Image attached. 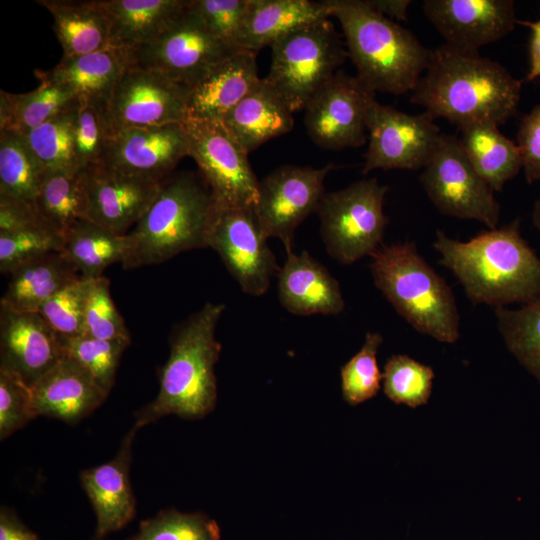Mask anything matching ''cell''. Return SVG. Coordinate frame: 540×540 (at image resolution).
<instances>
[{"mask_svg":"<svg viewBox=\"0 0 540 540\" xmlns=\"http://www.w3.org/2000/svg\"><path fill=\"white\" fill-rule=\"evenodd\" d=\"M36 416L74 424L97 409L108 395L77 363L63 357L32 386Z\"/></svg>","mask_w":540,"mask_h":540,"instance_id":"obj_22","label":"cell"},{"mask_svg":"<svg viewBox=\"0 0 540 540\" xmlns=\"http://www.w3.org/2000/svg\"><path fill=\"white\" fill-rule=\"evenodd\" d=\"M422 7L445 43L464 50L479 51L517 24L512 0H425Z\"/></svg>","mask_w":540,"mask_h":540,"instance_id":"obj_18","label":"cell"},{"mask_svg":"<svg viewBox=\"0 0 540 540\" xmlns=\"http://www.w3.org/2000/svg\"><path fill=\"white\" fill-rule=\"evenodd\" d=\"M270 48L265 80L292 113L304 110L348 57L345 42L328 18L285 35Z\"/></svg>","mask_w":540,"mask_h":540,"instance_id":"obj_7","label":"cell"},{"mask_svg":"<svg viewBox=\"0 0 540 540\" xmlns=\"http://www.w3.org/2000/svg\"><path fill=\"white\" fill-rule=\"evenodd\" d=\"M130 65V50L109 47L86 55L62 57L54 68L37 76L70 88L81 105L91 106L103 115Z\"/></svg>","mask_w":540,"mask_h":540,"instance_id":"obj_24","label":"cell"},{"mask_svg":"<svg viewBox=\"0 0 540 540\" xmlns=\"http://www.w3.org/2000/svg\"><path fill=\"white\" fill-rule=\"evenodd\" d=\"M342 28L357 77L372 91L412 92L431 50L408 29L375 11L367 0H327Z\"/></svg>","mask_w":540,"mask_h":540,"instance_id":"obj_3","label":"cell"},{"mask_svg":"<svg viewBox=\"0 0 540 540\" xmlns=\"http://www.w3.org/2000/svg\"><path fill=\"white\" fill-rule=\"evenodd\" d=\"M368 4L381 15L404 21L407 19L409 0H367Z\"/></svg>","mask_w":540,"mask_h":540,"instance_id":"obj_51","label":"cell"},{"mask_svg":"<svg viewBox=\"0 0 540 540\" xmlns=\"http://www.w3.org/2000/svg\"><path fill=\"white\" fill-rule=\"evenodd\" d=\"M521 88L498 62L445 43L431 50L410 101L458 128L480 122L500 126L517 113Z\"/></svg>","mask_w":540,"mask_h":540,"instance_id":"obj_1","label":"cell"},{"mask_svg":"<svg viewBox=\"0 0 540 540\" xmlns=\"http://www.w3.org/2000/svg\"><path fill=\"white\" fill-rule=\"evenodd\" d=\"M189 156L197 163L217 208L254 207L259 180L248 153L219 121L183 123Z\"/></svg>","mask_w":540,"mask_h":540,"instance_id":"obj_11","label":"cell"},{"mask_svg":"<svg viewBox=\"0 0 540 540\" xmlns=\"http://www.w3.org/2000/svg\"><path fill=\"white\" fill-rule=\"evenodd\" d=\"M383 342L378 332H367L361 349L340 371L344 400L354 406L373 398L380 390L383 374L377 363V352Z\"/></svg>","mask_w":540,"mask_h":540,"instance_id":"obj_42","label":"cell"},{"mask_svg":"<svg viewBox=\"0 0 540 540\" xmlns=\"http://www.w3.org/2000/svg\"><path fill=\"white\" fill-rule=\"evenodd\" d=\"M190 0H101L111 26V46L132 50L157 38Z\"/></svg>","mask_w":540,"mask_h":540,"instance_id":"obj_31","label":"cell"},{"mask_svg":"<svg viewBox=\"0 0 540 540\" xmlns=\"http://www.w3.org/2000/svg\"><path fill=\"white\" fill-rule=\"evenodd\" d=\"M87 219L126 235L155 201L162 182L123 174L104 165L86 169Z\"/></svg>","mask_w":540,"mask_h":540,"instance_id":"obj_19","label":"cell"},{"mask_svg":"<svg viewBox=\"0 0 540 540\" xmlns=\"http://www.w3.org/2000/svg\"><path fill=\"white\" fill-rule=\"evenodd\" d=\"M256 55L237 50L211 69L190 89L187 119L221 122L261 79Z\"/></svg>","mask_w":540,"mask_h":540,"instance_id":"obj_25","label":"cell"},{"mask_svg":"<svg viewBox=\"0 0 540 540\" xmlns=\"http://www.w3.org/2000/svg\"><path fill=\"white\" fill-rule=\"evenodd\" d=\"M37 417L31 387L17 375L0 369V438H7Z\"/></svg>","mask_w":540,"mask_h":540,"instance_id":"obj_47","label":"cell"},{"mask_svg":"<svg viewBox=\"0 0 540 540\" xmlns=\"http://www.w3.org/2000/svg\"><path fill=\"white\" fill-rule=\"evenodd\" d=\"M517 146L522 159L526 181L540 180V104L521 119Z\"/></svg>","mask_w":540,"mask_h":540,"instance_id":"obj_48","label":"cell"},{"mask_svg":"<svg viewBox=\"0 0 540 540\" xmlns=\"http://www.w3.org/2000/svg\"><path fill=\"white\" fill-rule=\"evenodd\" d=\"M459 130L461 147L476 172L494 192L502 191L522 168L518 146L493 123L468 124Z\"/></svg>","mask_w":540,"mask_h":540,"instance_id":"obj_32","label":"cell"},{"mask_svg":"<svg viewBox=\"0 0 540 540\" xmlns=\"http://www.w3.org/2000/svg\"><path fill=\"white\" fill-rule=\"evenodd\" d=\"M439 263L461 283L475 304L504 307L540 298V258L522 237L520 221L480 232L461 242L437 230Z\"/></svg>","mask_w":540,"mask_h":540,"instance_id":"obj_2","label":"cell"},{"mask_svg":"<svg viewBox=\"0 0 540 540\" xmlns=\"http://www.w3.org/2000/svg\"><path fill=\"white\" fill-rule=\"evenodd\" d=\"M79 107L58 114L23 135L46 172L76 169L73 163V144Z\"/></svg>","mask_w":540,"mask_h":540,"instance_id":"obj_39","label":"cell"},{"mask_svg":"<svg viewBox=\"0 0 540 540\" xmlns=\"http://www.w3.org/2000/svg\"><path fill=\"white\" fill-rule=\"evenodd\" d=\"M433 205L442 213L497 228L500 206L492 188L476 172L458 137L442 133L419 176Z\"/></svg>","mask_w":540,"mask_h":540,"instance_id":"obj_9","label":"cell"},{"mask_svg":"<svg viewBox=\"0 0 540 540\" xmlns=\"http://www.w3.org/2000/svg\"><path fill=\"white\" fill-rule=\"evenodd\" d=\"M63 247V237L37 213L34 206L0 194V271L10 274L22 263Z\"/></svg>","mask_w":540,"mask_h":540,"instance_id":"obj_26","label":"cell"},{"mask_svg":"<svg viewBox=\"0 0 540 540\" xmlns=\"http://www.w3.org/2000/svg\"><path fill=\"white\" fill-rule=\"evenodd\" d=\"M251 0H191V8L209 31L234 50L243 30Z\"/></svg>","mask_w":540,"mask_h":540,"instance_id":"obj_45","label":"cell"},{"mask_svg":"<svg viewBox=\"0 0 540 540\" xmlns=\"http://www.w3.org/2000/svg\"><path fill=\"white\" fill-rule=\"evenodd\" d=\"M139 428L125 436L117 455L82 471L80 479L96 515L95 540L126 526L135 516L136 501L129 479L132 443Z\"/></svg>","mask_w":540,"mask_h":540,"instance_id":"obj_21","label":"cell"},{"mask_svg":"<svg viewBox=\"0 0 540 540\" xmlns=\"http://www.w3.org/2000/svg\"><path fill=\"white\" fill-rule=\"evenodd\" d=\"M329 17L327 0H251L238 49L257 54L285 35Z\"/></svg>","mask_w":540,"mask_h":540,"instance_id":"obj_28","label":"cell"},{"mask_svg":"<svg viewBox=\"0 0 540 540\" xmlns=\"http://www.w3.org/2000/svg\"><path fill=\"white\" fill-rule=\"evenodd\" d=\"M38 77L40 86L30 92L0 91V131L24 135L58 114L81 105L70 88Z\"/></svg>","mask_w":540,"mask_h":540,"instance_id":"obj_33","label":"cell"},{"mask_svg":"<svg viewBox=\"0 0 540 540\" xmlns=\"http://www.w3.org/2000/svg\"><path fill=\"white\" fill-rule=\"evenodd\" d=\"M221 123L249 154L265 142L290 132L294 118L265 78H261Z\"/></svg>","mask_w":540,"mask_h":540,"instance_id":"obj_27","label":"cell"},{"mask_svg":"<svg viewBox=\"0 0 540 540\" xmlns=\"http://www.w3.org/2000/svg\"><path fill=\"white\" fill-rule=\"evenodd\" d=\"M433 379L431 367L407 355H393L384 366L383 390L394 403L417 408L428 402Z\"/></svg>","mask_w":540,"mask_h":540,"instance_id":"obj_40","label":"cell"},{"mask_svg":"<svg viewBox=\"0 0 540 540\" xmlns=\"http://www.w3.org/2000/svg\"><path fill=\"white\" fill-rule=\"evenodd\" d=\"M63 354L83 368L108 395L115 383L120 358L131 340H105L88 335L60 337Z\"/></svg>","mask_w":540,"mask_h":540,"instance_id":"obj_38","label":"cell"},{"mask_svg":"<svg viewBox=\"0 0 540 540\" xmlns=\"http://www.w3.org/2000/svg\"><path fill=\"white\" fill-rule=\"evenodd\" d=\"M497 327L508 350L540 383V298L519 309H495Z\"/></svg>","mask_w":540,"mask_h":540,"instance_id":"obj_37","label":"cell"},{"mask_svg":"<svg viewBox=\"0 0 540 540\" xmlns=\"http://www.w3.org/2000/svg\"><path fill=\"white\" fill-rule=\"evenodd\" d=\"M517 24L527 26L531 30L529 42V71L526 80L532 81L540 77V20L535 22L517 20Z\"/></svg>","mask_w":540,"mask_h":540,"instance_id":"obj_50","label":"cell"},{"mask_svg":"<svg viewBox=\"0 0 540 540\" xmlns=\"http://www.w3.org/2000/svg\"><path fill=\"white\" fill-rule=\"evenodd\" d=\"M9 276L0 305L17 312H38L53 295L82 278L58 251L22 263Z\"/></svg>","mask_w":540,"mask_h":540,"instance_id":"obj_30","label":"cell"},{"mask_svg":"<svg viewBox=\"0 0 540 540\" xmlns=\"http://www.w3.org/2000/svg\"><path fill=\"white\" fill-rule=\"evenodd\" d=\"M283 165L259 181L254 211L266 238H278L285 250L293 249L297 227L313 212L325 194L324 181L335 169Z\"/></svg>","mask_w":540,"mask_h":540,"instance_id":"obj_13","label":"cell"},{"mask_svg":"<svg viewBox=\"0 0 540 540\" xmlns=\"http://www.w3.org/2000/svg\"><path fill=\"white\" fill-rule=\"evenodd\" d=\"M189 141L183 123L135 127L109 137L100 165L123 174L163 182L184 157Z\"/></svg>","mask_w":540,"mask_h":540,"instance_id":"obj_17","label":"cell"},{"mask_svg":"<svg viewBox=\"0 0 540 540\" xmlns=\"http://www.w3.org/2000/svg\"><path fill=\"white\" fill-rule=\"evenodd\" d=\"M278 297L282 306L295 315H337L345 303L338 281L307 251H286L278 274Z\"/></svg>","mask_w":540,"mask_h":540,"instance_id":"obj_23","label":"cell"},{"mask_svg":"<svg viewBox=\"0 0 540 540\" xmlns=\"http://www.w3.org/2000/svg\"><path fill=\"white\" fill-rule=\"evenodd\" d=\"M63 357L60 336L39 312L0 305V369L31 387Z\"/></svg>","mask_w":540,"mask_h":540,"instance_id":"obj_20","label":"cell"},{"mask_svg":"<svg viewBox=\"0 0 540 540\" xmlns=\"http://www.w3.org/2000/svg\"><path fill=\"white\" fill-rule=\"evenodd\" d=\"M216 205L208 186L191 172L165 179L139 222L126 234L122 267L163 263L184 251L208 247Z\"/></svg>","mask_w":540,"mask_h":540,"instance_id":"obj_5","label":"cell"},{"mask_svg":"<svg viewBox=\"0 0 540 540\" xmlns=\"http://www.w3.org/2000/svg\"><path fill=\"white\" fill-rule=\"evenodd\" d=\"M127 540H221V533L216 521L203 513L168 509L142 521Z\"/></svg>","mask_w":540,"mask_h":540,"instance_id":"obj_41","label":"cell"},{"mask_svg":"<svg viewBox=\"0 0 540 540\" xmlns=\"http://www.w3.org/2000/svg\"><path fill=\"white\" fill-rule=\"evenodd\" d=\"M254 207L217 208L208 247L221 257L242 291L261 296L270 287L280 267L267 244Z\"/></svg>","mask_w":540,"mask_h":540,"instance_id":"obj_16","label":"cell"},{"mask_svg":"<svg viewBox=\"0 0 540 540\" xmlns=\"http://www.w3.org/2000/svg\"><path fill=\"white\" fill-rule=\"evenodd\" d=\"M189 94V87L164 74L131 64L103 114L109 136L129 128L184 123Z\"/></svg>","mask_w":540,"mask_h":540,"instance_id":"obj_12","label":"cell"},{"mask_svg":"<svg viewBox=\"0 0 540 540\" xmlns=\"http://www.w3.org/2000/svg\"><path fill=\"white\" fill-rule=\"evenodd\" d=\"M388 186L361 179L325 193L316 211L328 254L342 264L372 256L382 244L389 219L383 206Z\"/></svg>","mask_w":540,"mask_h":540,"instance_id":"obj_8","label":"cell"},{"mask_svg":"<svg viewBox=\"0 0 540 540\" xmlns=\"http://www.w3.org/2000/svg\"><path fill=\"white\" fill-rule=\"evenodd\" d=\"M109 137L103 115L91 106L80 105L74 128V167L87 169L100 165Z\"/></svg>","mask_w":540,"mask_h":540,"instance_id":"obj_46","label":"cell"},{"mask_svg":"<svg viewBox=\"0 0 540 540\" xmlns=\"http://www.w3.org/2000/svg\"><path fill=\"white\" fill-rule=\"evenodd\" d=\"M53 18L63 57L90 54L111 46V26L101 0H37Z\"/></svg>","mask_w":540,"mask_h":540,"instance_id":"obj_29","label":"cell"},{"mask_svg":"<svg viewBox=\"0 0 540 540\" xmlns=\"http://www.w3.org/2000/svg\"><path fill=\"white\" fill-rule=\"evenodd\" d=\"M87 286L88 279L79 278L40 307L38 312L60 337L72 338L84 334Z\"/></svg>","mask_w":540,"mask_h":540,"instance_id":"obj_44","label":"cell"},{"mask_svg":"<svg viewBox=\"0 0 540 540\" xmlns=\"http://www.w3.org/2000/svg\"><path fill=\"white\" fill-rule=\"evenodd\" d=\"M375 92L357 76L338 70L309 100L304 123L312 141L328 150L360 147Z\"/></svg>","mask_w":540,"mask_h":540,"instance_id":"obj_15","label":"cell"},{"mask_svg":"<svg viewBox=\"0 0 540 540\" xmlns=\"http://www.w3.org/2000/svg\"><path fill=\"white\" fill-rule=\"evenodd\" d=\"M0 540H41L17 514L7 508L0 510Z\"/></svg>","mask_w":540,"mask_h":540,"instance_id":"obj_49","label":"cell"},{"mask_svg":"<svg viewBox=\"0 0 540 540\" xmlns=\"http://www.w3.org/2000/svg\"><path fill=\"white\" fill-rule=\"evenodd\" d=\"M45 173L22 134L0 131V194L33 205Z\"/></svg>","mask_w":540,"mask_h":540,"instance_id":"obj_36","label":"cell"},{"mask_svg":"<svg viewBox=\"0 0 540 540\" xmlns=\"http://www.w3.org/2000/svg\"><path fill=\"white\" fill-rule=\"evenodd\" d=\"M83 335L105 340H131L111 297L110 282L103 276L88 279Z\"/></svg>","mask_w":540,"mask_h":540,"instance_id":"obj_43","label":"cell"},{"mask_svg":"<svg viewBox=\"0 0 540 540\" xmlns=\"http://www.w3.org/2000/svg\"><path fill=\"white\" fill-rule=\"evenodd\" d=\"M33 206L60 236L79 220L87 219L86 169L47 171Z\"/></svg>","mask_w":540,"mask_h":540,"instance_id":"obj_34","label":"cell"},{"mask_svg":"<svg viewBox=\"0 0 540 540\" xmlns=\"http://www.w3.org/2000/svg\"><path fill=\"white\" fill-rule=\"evenodd\" d=\"M127 244L126 235L82 219L63 235L61 253L82 278L93 279L102 276L108 266L122 263Z\"/></svg>","mask_w":540,"mask_h":540,"instance_id":"obj_35","label":"cell"},{"mask_svg":"<svg viewBox=\"0 0 540 540\" xmlns=\"http://www.w3.org/2000/svg\"><path fill=\"white\" fill-rule=\"evenodd\" d=\"M434 120L426 112L408 114L375 99L367 114L369 142L363 174L374 169L424 168L442 134Z\"/></svg>","mask_w":540,"mask_h":540,"instance_id":"obj_14","label":"cell"},{"mask_svg":"<svg viewBox=\"0 0 540 540\" xmlns=\"http://www.w3.org/2000/svg\"><path fill=\"white\" fill-rule=\"evenodd\" d=\"M532 220H533L534 226L540 232V198L535 202L533 213H532Z\"/></svg>","mask_w":540,"mask_h":540,"instance_id":"obj_52","label":"cell"},{"mask_svg":"<svg viewBox=\"0 0 540 540\" xmlns=\"http://www.w3.org/2000/svg\"><path fill=\"white\" fill-rule=\"evenodd\" d=\"M371 259L375 286L406 322L437 341L458 340L460 316L452 289L414 242L382 245Z\"/></svg>","mask_w":540,"mask_h":540,"instance_id":"obj_6","label":"cell"},{"mask_svg":"<svg viewBox=\"0 0 540 540\" xmlns=\"http://www.w3.org/2000/svg\"><path fill=\"white\" fill-rule=\"evenodd\" d=\"M235 51L209 31L190 0L157 38L130 50V57L132 65L164 74L191 89Z\"/></svg>","mask_w":540,"mask_h":540,"instance_id":"obj_10","label":"cell"},{"mask_svg":"<svg viewBox=\"0 0 540 540\" xmlns=\"http://www.w3.org/2000/svg\"><path fill=\"white\" fill-rule=\"evenodd\" d=\"M224 310V304L206 303L176 328L158 395L137 414L139 429L166 415L198 419L214 409V367L221 352L215 332Z\"/></svg>","mask_w":540,"mask_h":540,"instance_id":"obj_4","label":"cell"}]
</instances>
